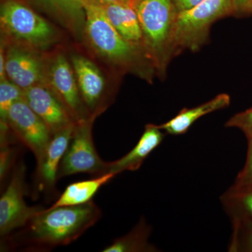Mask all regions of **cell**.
Masks as SVG:
<instances>
[{
    "instance_id": "18",
    "label": "cell",
    "mask_w": 252,
    "mask_h": 252,
    "mask_svg": "<svg viewBox=\"0 0 252 252\" xmlns=\"http://www.w3.org/2000/svg\"><path fill=\"white\" fill-rule=\"evenodd\" d=\"M152 227L142 217L127 234L115 239L103 252H156L158 249L149 243Z\"/></svg>"
},
{
    "instance_id": "11",
    "label": "cell",
    "mask_w": 252,
    "mask_h": 252,
    "mask_svg": "<svg viewBox=\"0 0 252 252\" xmlns=\"http://www.w3.org/2000/svg\"><path fill=\"white\" fill-rule=\"evenodd\" d=\"M23 98L45 123L53 135L76 124L59 97L46 84H36L26 89Z\"/></svg>"
},
{
    "instance_id": "14",
    "label": "cell",
    "mask_w": 252,
    "mask_h": 252,
    "mask_svg": "<svg viewBox=\"0 0 252 252\" xmlns=\"http://www.w3.org/2000/svg\"><path fill=\"white\" fill-rule=\"evenodd\" d=\"M158 126L148 124L137 144L128 153L115 161L109 162V172L118 175L124 171H136L144 160L162 143L165 134Z\"/></svg>"
},
{
    "instance_id": "20",
    "label": "cell",
    "mask_w": 252,
    "mask_h": 252,
    "mask_svg": "<svg viewBox=\"0 0 252 252\" xmlns=\"http://www.w3.org/2000/svg\"><path fill=\"white\" fill-rule=\"evenodd\" d=\"M24 91L9 79L0 81V117L1 123L7 124L9 109L16 102L23 97Z\"/></svg>"
},
{
    "instance_id": "16",
    "label": "cell",
    "mask_w": 252,
    "mask_h": 252,
    "mask_svg": "<svg viewBox=\"0 0 252 252\" xmlns=\"http://www.w3.org/2000/svg\"><path fill=\"white\" fill-rule=\"evenodd\" d=\"M230 103V97L228 94H220L213 99L193 108L182 109L175 117L158 126L169 135H184L199 119L212 112L226 108Z\"/></svg>"
},
{
    "instance_id": "5",
    "label": "cell",
    "mask_w": 252,
    "mask_h": 252,
    "mask_svg": "<svg viewBox=\"0 0 252 252\" xmlns=\"http://www.w3.org/2000/svg\"><path fill=\"white\" fill-rule=\"evenodd\" d=\"M1 32L14 44L42 49L54 41L52 26L35 11L16 0H7L1 6Z\"/></svg>"
},
{
    "instance_id": "2",
    "label": "cell",
    "mask_w": 252,
    "mask_h": 252,
    "mask_svg": "<svg viewBox=\"0 0 252 252\" xmlns=\"http://www.w3.org/2000/svg\"><path fill=\"white\" fill-rule=\"evenodd\" d=\"M142 35L144 52L159 72H164L173 51L177 11L173 0H134Z\"/></svg>"
},
{
    "instance_id": "26",
    "label": "cell",
    "mask_w": 252,
    "mask_h": 252,
    "mask_svg": "<svg viewBox=\"0 0 252 252\" xmlns=\"http://www.w3.org/2000/svg\"><path fill=\"white\" fill-rule=\"evenodd\" d=\"M204 0H173L174 5L177 13L193 8Z\"/></svg>"
},
{
    "instance_id": "17",
    "label": "cell",
    "mask_w": 252,
    "mask_h": 252,
    "mask_svg": "<svg viewBox=\"0 0 252 252\" xmlns=\"http://www.w3.org/2000/svg\"><path fill=\"white\" fill-rule=\"evenodd\" d=\"M117 175L116 172H108L91 180L71 184L61 194L56 203L50 207L74 206L89 203L92 201V198L99 189Z\"/></svg>"
},
{
    "instance_id": "10",
    "label": "cell",
    "mask_w": 252,
    "mask_h": 252,
    "mask_svg": "<svg viewBox=\"0 0 252 252\" xmlns=\"http://www.w3.org/2000/svg\"><path fill=\"white\" fill-rule=\"evenodd\" d=\"M34 49L13 44L6 56V74L10 81L23 89L46 84V67Z\"/></svg>"
},
{
    "instance_id": "29",
    "label": "cell",
    "mask_w": 252,
    "mask_h": 252,
    "mask_svg": "<svg viewBox=\"0 0 252 252\" xmlns=\"http://www.w3.org/2000/svg\"><path fill=\"white\" fill-rule=\"evenodd\" d=\"M5 79H7L6 74V56L4 48L1 46L0 52V81Z\"/></svg>"
},
{
    "instance_id": "8",
    "label": "cell",
    "mask_w": 252,
    "mask_h": 252,
    "mask_svg": "<svg viewBox=\"0 0 252 252\" xmlns=\"http://www.w3.org/2000/svg\"><path fill=\"white\" fill-rule=\"evenodd\" d=\"M46 84L70 114L74 122L92 117L83 102L72 64L63 54H58L46 69Z\"/></svg>"
},
{
    "instance_id": "1",
    "label": "cell",
    "mask_w": 252,
    "mask_h": 252,
    "mask_svg": "<svg viewBox=\"0 0 252 252\" xmlns=\"http://www.w3.org/2000/svg\"><path fill=\"white\" fill-rule=\"evenodd\" d=\"M102 212L94 202L41 210L26 225V238L39 246L56 247L75 241L98 221Z\"/></svg>"
},
{
    "instance_id": "27",
    "label": "cell",
    "mask_w": 252,
    "mask_h": 252,
    "mask_svg": "<svg viewBox=\"0 0 252 252\" xmlns=\"http://www.w3.org/2000/svg\"><path fill=\"white\" fill-rule=\"evenodd\" d=\"M130 0H86V3L96 5V6L104 7L107 5L117 4V3L127 2Z\"/></svg>"
},
{
    "instance_id": "4",
    "label": "cell",
    "mask_w": 252,
    "mask_h": 252,
    "mask_svg": "<svg viewBox=\"0 0 252 252\" xmlns=\"http://www.w3.org/2000/svg\"><path fill=\"white\" fill-rule=\"evenodd\" d=\"M84 9L88 40L97 54L111 62L126 67L132 65L140 59L141 55L146 57L142 50L119 34L102 7L86 3Z\"/></svg>"
},
{
    "instance_id": "19",
    "label": "cell",
    "mask_w": 252,
    "mask_h": 252,
    "mask_svg": "<svg viewBox=\"0 0 252 252\" xmlns=\"http://www.w3.org/2000/svg\"><path fill=\"white\" fill-rule=\"evenodd\" d=\"M220 200L228 217L252 219V185H233L223 193Z\"/></svg>"
},
{
    "instance_id": "23",
    "label": "cell",
    "mask_w": 252,
    "mask_h": 252,
    "mask_svg": "<svg viewBox=\"0 0 252 252\" xmlns=\"http://www.w3.org/2000/svg\"><path fill=\"white\" fill-rule=\"evenodd\" d=\"M225 127H237L245 134L252 131V108L233 116L225 124Z\"/></svg>"
},
{
    "instance_id": "15",
    "label": "cell",
    "mask_w": 252,
    "mask_h": 252,
    "mask_svg": "<svg viewBox=\"0 0 252 252\" xmlns=\"http://www.w3.org/2000/svg\"><path fill=\"white\" fill-rule=\"evenodd\" d=\"M102 8L119 34L126 41L144 52L143 35L134 6V0L109 4Z\"/></svg>"
},
{
    "instance_id": "7",
    "label": "cell",
    "mask_w": 252,
    "mask_h": 252,
    "mask_svg": "<svg viewBox=\"0 0 252 252\" xmlns=\"http://www.w3.org/2000/svg\"><path fill=\"white\" fill-rule=\"evenodd\" d=\"M26 165L19 162L12 172L11 179L0 198V235H9L31 221L41 209L30 207L26 203Z\"/></svg>"
},
{
    "instance_id": "12",
    "label": "cell",
    "mask_w": 252,
    "mask_h": 252,
    "mask_svg": "<svg viewBox=\"0 0 252 252\" xmlns=\"http://www.w3.org/2000/svg\"><path fill=\"white\" fill-rule=\"evenodd\" d=\"M72 65L83 102L90 115L97 117L105 108L103 75L97 66L84 56H72Z\"/></svg>"
},
{
    "instance_id": "6",
    "label": "cell",
    "mask_w": 252,
    "mask_h": 252,
    "mask_svg": "<svg viewBox=\"0 0 252 252\" xmlns=\"http://www.w3.org/2000/svg\"><path fill=\"white\" fill-rule=\"evenodd\" d=\"M96 117L76 123L67 151L60 164L58 179L76 174L102 175L109 172V162L99 157L93 140Z\"/></svg>"
},
{
    "instance_id": "13",
    "label": "cell",
    "mask_w": 252,
    "mask_h": 252,
    "mask_svg": "<svg viewBox=\"0 0 252 252\" xmlns=\"http://www.w3.org/2000/svg\"><path fill=\"white\" fill-rule=\"evenodd\" d=\"M75 124L54 133L45 153L36 162V177L40 190L54 188L56 181L59 180L60 164L72 138Z\"/></svg>"
},
{
    "instance_id": "25",
    "label": "cell",
    "mask_w": 252,
    "mask_h": 252,
    "mask_svg": "<svg viewBox=\"0 0 252 252\" xmlns=\"http://www.w3.org/2000/svg\"><path fill=\"white\" fill-rule=\"evenodd\" d=\"M14 158V150L9 144L1 146L0 155V178L1 182L4 180L12 165Z\"/></svg>"
},
{
    "instance_id": "21",
    "label": "cell",
    "mask_w": 252,
    "mask_h": 252,
    "mask_svg": "<svg viewBox=\"0 0 252 252\" xmlns=\"http://www.w3.org/2000/svg\"><path fill=\"white\" fill-rule=\"evenodd\" d=\"M230 220L233 233L228 248V252H238L243 248H248L252 252V225L247 224L248 228L246 229V227L238 218L233 217Z\"/></svg>"
},
{
    "instance_id": "28",
    "label": "cell",
    "mask_w": 252,
    "mask_h": 252,
    "mask_svg": "<svg viewBox=\"0 0 252 252\" xmlns=\"http://www.w3.org/2000/svg\"><path fill=\"white\" fill-rule=\"evenodd\" d=\"M236 12L248 13L250 0H233Z\"/></svg>"
},
{
    "instance_id": "9",
    "label": "cell",
    "mask_w": 252,
    "mask_h": 252,
    "mask_svg": "<svg viewBox=\"0 0 252 252\" xmlns=\"http://www.w3.org/2000/svg\"><path fill=\"white\" fill-rule=\"evenodd\" d=\"M7 124L15 135L34 154L36 162H39L45 153L53 134L23 97L9 109Z\"/></svg>"
},
{
    "instance_id": "3",
    "label": "cell",
    "mask_w": 252,
    "mask_h": 252,
    "mask_svg": "<svg viewBox=\"0 0 252 252\" xmlns=\"http://www.w3.org/2000/svg\"><path fill=\"white\" fill-rule=\"evenodd\" d=\"M236 12L233 0H204L191 9L177 13L173 31V51L200 47L208 36L212 23Z\"/></svg>"
},
{
    "instance_id": "24",
    "label": "cell",
    "mask_w": 252,
    "mask_h": 252,
    "mask_svg": "<svg viewBox=\"0 0 252 252\" xmlns=\"http://www.w3.org/2000/svg\"><path fill=\"white\" fill-rule=\"evenodd\" d=\"M249 140L248 158L243 170L239 173L235 186L252 185V131L245 134Z\"/></svg>"
},
{
    "instance_id": "22",
    "label": "cell",
    "mask_w": 252,
    "mask_h": 252,
    "mask_svg": "<svg viewBox=\"0 0 252 252\" xmlns=\"http://www.w3.org/2000/svg\"><path fill=\"white\" fill-rule=\"evenodd\" d=\"M54 11L68 16H74L78 13H84L86 0H36Z\"/></svg>"
},
{
    "instance_id": "30",
    "label": "cell",
    "mask_w": 252,
    "mask_h": 252,
    "mask_svg": "<svg viewBox=\"0 0 252 252\" xmlns=\"http://www.w3.org/2000/svg\"><path fill=\"white\" fill-rule=\"evenodd\" d=\"M248 13H252V0H250V6H249Z\"/></svg>"
}]
</instances>
